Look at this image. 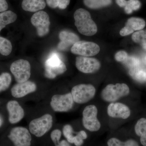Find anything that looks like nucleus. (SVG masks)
Returning a JSON list of instances; mask_svg holds the SVG:
<instances>
[{"label":"nucleus","instance_id":"nucleus-1","mask_svg":"<svg viewBox=\"0 0 146 146\" xmlns=\"http://www.w3.org/2000/svg\"><path fill=\"white\" fill-rule=\"evenodd\" d=\"M74 18L75 25L82 34L89 36L96 33V25L87 11L82 8L79 9L74 13Z\"/></svg>","mask_w":146,"mask_h":146},{"label":"nucleus","instance_id":"nucleus-2","mask_svg":"<svg viewBox=\"0 0 146 146\" xmlns=\"http://www.w3.org/2000/svg\"><path fill=\"white\" fill-rule=\"evenodd\" d=\"M130 89L125 83L109 84L103 89L101 93L102 99L107 102H115L129 94Z\"/></svg>","mask_w":146,"mask_h":146},{"label":"nucleus","instance_id":"nucleus-3","mask_svg":"<svg viewBox=\"0 0 146 146\" xmlns=\"http://www.w3.org/2000/svg\"><path fill=\"white\" fill-rule=\"evenodd\" d=\"M52 125V116L47 113L32 120L29 124V129L33 135L36 137H41L50 131Z\"/></svg>","mask_w":146,"mask_h":146},{"label":"nucleus","instance_id":"nucleus-4","mask_svg":"<svg viewBox=\"0 0 146 146\" xmlns=\"http://www.w3.org/2000/svg\"><path fill=\"white\" fill-rule=\"evenodd\" d=\"M71 94L74 101L78 104L86 103L95 96L96 89L91 84H80L73 87Z\"/></svg>","mask_w":146,"mask_h":146},{"label":"nucleus","instance_id":"nucleus-5","mask_svg":"<svg viewBox=\"0 0 146 146\" xmlns=\"http://www.w3.org/2000/svg\"><path fill=\"white\" fill-rule=\"evenodd\" d=\"M45 75L47 78L54 79L66 72L67 68L58 55L54 53L50 56L45 63Z\"/></svg>","mask_w":146,"mask_h":146},{"label":"nucleus","instance_id":"nucleus-6","mask_svg":"<svg viewBox=\"0 0 146 146\" xmlns=\"http://www.w3.org/2000/svg\"><path fill=\"white\" fill-rule=\"evenodd\" d=\"M98 110L94 105L87 106L82 112V122L84 127L91 132L98 131L101 127V123L97 118Z\"/></svg>","mask_w":146,"mask_h":146},{"label":"nucleus","instance_id":"nucleus-7","mask_svg":"<svg viewBox=\"0 0 146 146\" xmlns=\"http://www.w3.org/2000/svg\"><path fill=\"white\" fill-rule=\"evenodd\" d=\"M10 70L17 83L28 81L31 75V66L28 60L24 59L14 61L11 65Z\"/></svg>","mask_w":146,"mask_h":146},{"label":"nucleus","instance_id":"nucleus-8","mask_svg":"<svg viewBox=\"0 0 146 146\" xmlns=\"http://www.w3.org/2000/svg\"><path fill=\"white\" fill-rule=\"evenodd\" d=\"M74 100L71 93L64 94H56L52 97L50 105L56 112H67L72 108Z\"/></svg>","mask_w":146,"mask_h":146},{"label":"nucleus","instance_id":"nucleus-9","mask_svg":"<svg viewBox=\"0 0 146 146\" xmlns=\"http://www.w3.org/2000/svg\"><path fill=\"white\" fill-rule=\"evenodd\" d=\"M29 131L23 127L13 128L8 137L14 146H31L32 137Z\"/></svg>","mask_w":146,"mask_h":146},{"label":"nucleus","instance_id":"nucleus-10","mask_svg":"<svg viewBox=\"0 0 146 146\" xmlns=\"http://www.w3.org/2000/svg\"><path fill=\"white\" fill-rule=\"evenodd\" d=\"M31 23L36 28L39 36H45L49 32V16L45 11H41L35 13L32 16Z\"/></svg>","mask_w":146,"mask_h":146},{"label":"nucleus","instance_id":"nucleus-11","mask_svg":"<svg viewBox=\"0 0 146 146\" xmlns=\"http://www.w3.org/2000/svg\"><path fill=\"white\" fill-rule=\"evenodd\" d=\"M100 51V47L96 43L84 41L77 42L71 48L72 53L85 57L96 55Z\"/></svg>","mask_w":146,"mask_h":146},{"label":"nucleus","instance_id":"nucleus-12","mask_svg":"<svg viewBox=\"0 0 146 146\" xmlns=\"http://www.w3.org/2000/svg\"><path fill=\"white\" fill-rule=\"evenodd\" d=\"M76 65L79 71L85 74H89L98 70L101 64L96 58L80 56L76 58Z\"/></svg>","mask_w":146,"mask_h":146},{"label":"nucleus","instance_id":"nucleus-13","mask_svg":"<svg viewBox=\"0 0 146 146\" xmlns=\"http://www.w3.org/2000/svg\"><path fill=\"white\" fill-rule=\"evenodd\" d=\"M107 114L110 117L126 119L130 117V110L127 106L120 102L110 103L107 108Z\"/></svg>","mask_w":146,"mask_h":146},{"label":"nucleus","instance_id":"nucleus-14","mask_svg":"<svg viewBox=\"0 0 146 146\" xmlns=\"http://www.w3.org/2000/svg\"><path fill=\"white\" fill-rule=\"evenodd\" d=\"M8 112L9 121L11 124H15L21 121L25 117V112L23 108L16 100H10L7 104Z\"/></svg>","mask_w":146,"mask_h":146},{"label":"nucleus","instance_id":"nucleus-15","mask_svg":"<svg viewBox=\"0 0 146 146\" xmlns=\"http://www.w3.org/2000/svg\"><path fill=\"white\" fill-rule=\"evenodd\" d=\"M36 84L32 81H28L17 83L12 87L11 90L12 96L17 98H23L36 90Z\"/></svg>","mask_w":146,"mask_h":146},{"label":"nucleus","instance_id":"nucleus-16","mask_svg":"<svg viewBox=\"0 0 146 146\" xmlns=\"http://www.w3.org/2000/svg\"><path fill=\"white\" fill-rule=\"evenodd\" d=\"M60 42L58 45V48L60 50H68L72 46L77 42L80 41L79 37L72 32L64 31L60 32L59 34Z\"/></svg>","mask_w":146,"mask_h":146},{"label":"nucleus","instance_id":"nucleus-17","mask_svg":"<svg viewBox=\"0 0 146 146\" xmlns=\"http://www.w3.org/2000/svg\"><path fill=\"white\" fill-rule=\"evenodd\" d=\"M45 0H23L22 3L23 9L29 12H36L46 7Z\"/></svg>","mask_w":146,"mask_h":146},{"label":"nucleus","instance_id":"nucleus-18","mask_svg":"<svg viewBox=\"0 0 146 146\" xmlns=\"http://www.w3.org/2000/svg\"><path fill=\"white\" fill-rule=\"evenodd\" d=\"M136 135L140 137L141 144L146 146V119L142 118L138 120L135 126Z\"/></svg>","mask_w":146,"mask_h":146},{"label":"nucleus","instance_id":"nucleus-19","mask_svg":"<svg viewBox=\"0 0 146 146\" xmlns=\"http://www.w3.org/2000/svg\"><path fill=\"white\" fill-rule=\"evenodd\" d=\"M17 18V15L11 11L0 13V32L7 25L15 22Z\"/></svg>","mask_w":146,"mask_h":146},{"label":"nucleus","instance_id":"nucleus-20","mask_svg":"<svg viewBox=\"0 0 146 146\" xmlns=\"http://www.w3.org/2000/svg\"><path fill=\"white\" fill-rule=\"evenodd\" d=\"M145 22L141 18L133 17L128 20L126 26L134 32L135 31L141 30L145 26Z\"/></svg>","mask_w":146,"mask_h":146},{"label":"nucleus","instance_id":"nucleus-21","mask_svg":"<svg viewBox=\"0 0 146 146\" xmlns=\"http://www.w3.org/2000/svg\"><path fill=\"white\" fill-rule=\"evenodd\" d=\"M129 74L133 78L140 82L146 81V68L137 66L131 68Z\"/></svg>","mask_w":146,"mask_h":146},{"label":"nucleus","instance_id":"nucleus-22","mask_svg":"<svg viewBox=\"0 0 146 146\" xmlns=\"http://www.w3.org/2000/svg\"><path fill=\"white\" fill-rule=\"evenodd\" d=\"M108 146H139L138 143L133 139H129L125 142L120 141L118 138H112L107 142Z\"/></svg>","mask_w":146,"mask_h":146},{"label":"nucleus","instance_id":"nucleus-23","mask_svg":"<svg viewBox=\"0 0 146 146\" xmlns=\"http://www.w3.org/2000/svg\"><path fill=\"white\" fill-rule=\"evenodd\" d=\"M112 0H84V3L87 7L98 9L110 5Z\"/></svg>","mask_w":146,"mask_h":146},{"label":"nucleus","instance_id":"nucleus-24","mask_svg":"<svg viewBox=\"0 0 146 146\" xmlns=\"http://www.w3.org/2000/svg\"><path fill=\"white\" fill-rule=\"evenodd\" d=\"M12 50V44L10 41L0 36V53L3 55L7 56L10 54Z\"/></svg>","mask_w":146,"mask_h":146},{"label":"nucleus","instance_id":"nucleus-25","mask_svg":"<svg viewBox=\"0 0 146 146\" xmlns=\"http://www.w3.org/2000/svg\"><path fill=\"white\" fill-rule=\"evenodd\" d=\"M11 80V76L9 73L4 72L0 75V93L8 89Z\"/></svg>","mask_w":146,"mask_h":146},{"label":"nucleus","instance_id":"nucleus-26","mask_svg":"<svg viewBox=\"0 0 146 146\" xmlns=\"http://www.w3.org/2000/svg\"><path fill=\"white\" fill-rule=\"evenodd\" d=\"M132 40L141 45L144 49L146 50V30H140L133 33Z\"/></svg>","mask_w":146,"mask_h":146},{"label":"nucleus","instance_id":"nucleus-27","mask_svg":"<svg viewBox=\"0 0 146 146\" xmlns=\"http://www.w3.org/2000/svg\"><path fill=\"white\" fill-rule=\"evenodd\" d=\"M46 1L51 8L58 7L60 9H64L69 5L70 0H46Z\"/></svg>","mask_w":146,"mask_h":146},{"label":"nucleus","instance_id":"nucleus-28","mask_svg":"<svg viewBox=\"0 0 146 146\" xmlns=\"http://www.w3.org/2000/svg\"><path fill=\"white\" fill-rule=\"evenodd\" d=\"M141 7V3L139 0H129L127 1L125 6V11L127 14H130L133 11L138 10Z\"/></svg>","mask_w":146,"mask_h":146},{"label":"nucleus","instance_id":"nucleus-29","mask_svg":"<svg viewBox=\"0 0 146 146\" xmlns=\"http://www.w3.org/2000/svg\"><path fill=\"white\" fill-rule=\"evenodd\" d=\"M74 130L72 126L67 124L63 127V136L67 139V141L70 143L74 144L75 136L74 134Z\"/></svg>","mask_w":146,"mask_h":146},{"label":"nucleus","instance_id":"nucleus-30","mask_svg":"<svg viewBox=\"0 0 146 146\" xmlns=\"http://www.w3.org/2000/svg\"><path fill=\"white\" fill-rule=\"evenodd\" d=\"M87 138V134L83 130L80 131L75 136L74 144L76 146H81L83 145L84 140Z\"/></svg>","mask_w":146,"mask_h":146},{"label":"nucleus","instance_id":"nucleus-31","mask_svg":"<svg viewBox=\"0 0 146 146\" xmlns=\"http://www.w3.org/2000/svg\"><path fill=\"white\" fill-rule=\"evenodd\" d=\"M124 63L131 68L140 66L141 64L140 60L134 56H128L127 59L125 61Z\"/></svg>","mask_w":146,"mask_h":146},{"label":"nucleus","instance_id":"nucleus-32","mask_svg":"<svg viewBox=\"0 0 146 146\" xmlns=\"http://www.w3.org/2000/svg\"><path fill=\"white\" fill-rule=\"evenodd\" d=\"M61 135L62 132L60 129H56L52 131L50 134V138L55 145L60 142Z\"/></svg>","mask_w":146,"mask_h":146},{"label":"nucleus","instance_id":"nucleus-33","mask_svg":"<svg viewBox=\"0 0 146 146\" xmlns=\"http://www.w3.org/2000/svg\"><path fill=\"white\" fill-rule=\"evenodd\" d=\"M127 54L124 51H120L116 54L115 59L119 62H124L128 57Z\"/></svg>","mask_w":146,"mask_h":146},{"label":"nucleus","instance_id":"nucleus-34","mask_svg":"<svg viewBox=\"0 0 146 146\" xmlns=\"http://www.w3.org/2000/svg\"><path fill=\"white\" fill-rule=\"evenodd\" d=\"M8 8V4L6 0H0V12H3Z\"/></svg>","mask_w":146,"mask_h":146},{"label":"nucleus","instance_id":"nucleus-35","mask_svg":"<svg viewBox=\"0 0 146 146\" xmlns=\"http://www.w3.org/2000/svg\"><path fill=\"white\" fill-rule=\"evenodd\" d=\"M55 146H71L69 144V142L66 140H62L60 141V142L57 144V145H55Z\"/></svg>","mask_w":146,"mask_h":146},{"label":"nucleus","instance_id":"nucleus-36","mask_svg":"<svg viewBox=\"0 0 146 146\" xmlns=\"http://www.w3.org/2000/svg\"><path fill=\"white\" fill-rule=\"evenodd\" d=\"M116 1L118 5L122 7H125L127 2L126 0H116Z\"/></svg>","mask_w":146,"mask_h":146},{"label":"nucleus","instance_id":"nucleus-37","mask_svg":"<svg viewBox=\"0 0 146 146\" xmlns=\"http://www.w3.org/2000/svg\"><path fill=\"white\" fill-rule=\"evenodd\" d=\"M3 122V120L2 117L0 114V128L2 126Z\"/></svg>","mask_w":146,"mask_h":146},{"label":"nucleus","instance_id":"nucleus-38","mask_svg":"<svg viewBox=\"0 0 146 146\" xmlns=\"http://www.w3.org/2000/svg\"><path fill=\"white\" fill-rule=\"evenodd\" d=\"M144 61L145 63H146V55L145 56V57H144Z\"/></svg>","mask_w":146,"mask_h":146}]
</instances>
